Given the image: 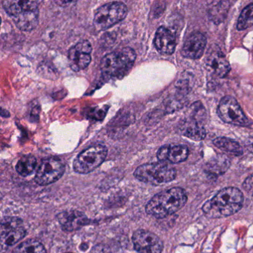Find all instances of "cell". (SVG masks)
Masks as SVG:
<instances>
[{
    "label": "cell",
    "instance_id": "5",
    "mask_svg": "<svg viewBox=\"0 0 253 253\" xmlns=\"http://www.w3.org/2000/svg\"><path fill=\"white\" fill-rule=\"evenodd\" d=\"M176 174L175 169L162 162L143 164L137 167L134 172L137 180L155 186L172 181Z\"/></svg>",
    "mask_w": 253,
    "mask_h": 253
},
{
    "label": "cell",
    "instance_id": "13",
    "mask_svg": "<svg viewBox=\"0 0 253 253\" xmlns=\"http://www.w3.org/2000/svg\"><path fill=\"white\" fill-rule=\"evenodd\" d=\"M205 63L208 69L217 78H225L230 72V65L218 47H212L209 50Z\"/></svg>",
    "mask_w": 253,
    "mask_h": 253
},
{
    "label": "cell",
    "instance_id": "27",
    "mask_svg": "<svg viewBox=\"0 0 253 253\" xmlns=\"http://www.w3.org/2000/svg\"><path fill=\"white\" fill-rule=\"evenodd\" d=\"M245 146L247 150L253 155V134L249 136L246 140Z\"/></svg>",
    "mask_w": 253,
    "mask_h": 253
},
{
    "label": "cell",
    "instance_id": "7",
    "mask_svg": "<svg viewBox=\"0 0 253 253\" xmlns=\"http://www.w3.org/2000/svg\"><path fill=\"white\" fill-rule=\"evenodd\" d=\"M107 148L102 144L94 145L85 149L74 161L73 168L80 174H88L100 167L107 156Z\"/></svg>",
    "mask_w": 253,
    "mask_h": 253
},
{
    "label": "cell",
    "instance_id": "18",
    "mask_svg": "<svg viewBox=\"0 0 253 253\" xmlns=\"http://www.w3.org/2000/svg\"><path fill=\"white\" fill-rule=\"evenodd\" d=\"M180 130L182 134L185 137L195 141L204 140L207 134L204 125H202L199 119H197L195 116L190 120L185 121L182 124Z\"/></svg>",
    "mask_w": 253,
    "mask_h": 253
},
{
    "label": "cell",
    "instance_id": "10",
    "mask_svg": "<svg viewBox=\"0 0 253 253\" xmlns=\"http://www.w3.org/2000/svg\"><path fill=\"white\" fill-rule=\"evenodd\" d=\"M23 222L17 217H5L1 223V248L6 250L18 243L26 236Z\"/></svg>",
    "mask_w": 253,
    "mask_h": 253
},
{
    "label": "cell",
    "instance_id": "2",
    "mask_svg": "<svg viewBox=\"0 0 253 253\" xmlns=\"http://www.w3.org/2000/svg\"><path fill=\"white\" fill-rule=\"evenodd\" d=\"M187 201L184 189L174 187L155 195L146 206L149 215L156 218H164L177 212Z\"/></svg>",
    "mask_w": 253,
    "mask_h": 253
},
{
    "label": "cell",
    "instance_id": "21",
    "mask_svg": "<svg viewBox=\"0 0 253 253\" xmlns=\"http://www.w3.org/2000/svg\"><path fill=\"white\" fill-rule=\"evenodd\" d=\"M37 167V159L32 155H27L20 158L16 165V170L20 175L27 177L35 171Z\"/></svg>",
    "mask_w": 253,
    "mask_h": 253
},
{
    "label": "cell",
    "instance_id": "19",
    "mask_svg": "<svg viewBox=\"0 0 253 253\" xmlns=\"http://www.w3.org/2000/svg\"><path fill=\"white\" fill-rule=\"evenodd\" d=\"M230 167V161L224 155H218L209 161L205 167V171L211 176L221 175Z\"/></svg>",
    "mask_w": 253,
    "mask_h": 253
},
{
    "label": "cell",
    "instance_id": "15",
    "mask_svg": "<svg viewBox=\"0 0 253 253\" xmlns=\"http://www.w3.org/2000/svg\"><path fill=\"white\" fill-rule=\"evenodd\" d=\"M189 149L184 145H167L160 148L157 157L161 162L179 164L187 159Z\"/></svg>",
    "mask_w": 253,
    "mask_h": 253
},
{
    "label": "cell",
    "instance_id": "1",
    "mask_svg": "<svg viewBox=\"0 0 253 253\" xmlns=\"http://www.w3.org/2000/svg\"><path fill=\"white\" fill-rule=\"evenodd\" d=\"M244 203V195L235 187H226L219 191L203 206L206 215L211 218L227 217L238 212Z\"/></svg>",
    "mask_w": 253,
    "mask_h": 253
},
{
    "label": "cell",
    "instance_id": "11",
    "mask_svg": "<svg viewBox=\"0 0 253 253\" xmlns=\"http://www.w3.org/2000/svg\"><path fill=\"white\" fill-rule=\"evenodd\" d=\"M133 244L139 253H161L164 244L155 234L143 229L135 231L132 235Z\"/></svg>",
    "mask_w": 253,
    "mask_h": 253
},
{
    "label": "cell",
    "instance_id": "17",
    "mask_svg": "<svg viewBox=\"0 0 253 253\" xmlns=\"http://www.w3.org/2000/svg\"><path fill=\"white\" fill-rule=\"evenodd\" d=\"M154 43L158 52L166 55L172 54L177 45L175 35L165 26H161L157 30Z\"/></svg>",
    "mask_w": 253,
    "mask_h": 253
},
{
    "label": "cell",
    "instance_id": "3",
    "mask_svg": "<svg viewBox=\"0 0 253 253\" xmlns=\"http://www.w3.org/2000/svg\"><path fill=\"white\" fill-rule=\"evenodd\" d=\"M5 12L12 17L20 30L30 32L38 27L39 23V8L36 1H2Z\"/></svg>",
    "mask_w": 253,
    "mask_h": 253
},
{
    "label": "cell",
    "instance_id": "20",
    "mask_svg": "<svg viewBox=\"0 0 253 253\" xmlns=\"http://www.w3.org/2000/svg\"><path fill=\"white\" fill-rule=\"evenodd\" d=\"M213 143L216 147L223 150L226 153L232 155H241L243 154V149L240 146L239 143L232 139L226 137H217L213 140Z\"/></svg>",
    "mask_w": 253,
    "mask_h": 253
},
{
    "label": "cell",
    "instance_id": "6",
    "mask_svg": "<svg viewBox=\"0 0 253 253\" xmlns=\"http://www.w3.org/2000/svg\"><path fill=\"white\" fill-rule=\"evenodd\" d=\"M128 14V8L121 2L105 4L96 10L94 25L97 30L104 31L124 20Z\"/></svg>",
    "mask_w": 253,
    "mask_h": 253
},
{
    "label": "cell",
    "instance_id": "26",
    "mask_svg": "<svg viewBox=\"0 0 253 253\" xmlns=\"http://www.w3.org/2000/svg\"><path fill=\"white\" fill-rule=\"evenodd\" d=\"M91 253H111L110 249L106 246L97 245L93 248Z\"/></svg>",
    "mask_w": 253,
    "mask_h": 253
},
{
    "label": "cell",
    "instance_id": "16",
    "mask_svg": "<svg viewBox=\"0 0 253 253\" xmlns=\"http://www.w3.org/2000/svg\"><path fill=\"white\" fill-rule=\"evenodd\" d=\"M57 218L62 228L67 232L78 230L89 223L87 216L77 210L63 211L57 214Z\"/></svg>",
    "mask_w": 253,
    "mask_h": 253
},
{
    "label": "cell",
    "instance_id": "23",
    "mask_svg": "<svg viewBox=\"0 0 253 253\" xmlns=\"http://www.w3.org/2000/svg\"><path fill=\"white\" fill-rule=\"evenodd\" d=\"M12 253H46V250L40 241L29 239L19 244Z\"/></svg>",
    "mask_w": 253,
    "mask_h": 253
},
{
    "label": "cell",
    "instance_id": "22",
    "mask_svg": "<svg viewBox=\"0 0 253 253\" xmlns=\"http://www.w3.org/2000/svg\"><path fill=\"white\" fill-rule=\"evenodd\" d=\"M229 9V2H215L210 5L209 15L210 20L215 23H221L226 17Z\"/></svg>",
    "mask_w": 253,
    "mask_h": 253
},
{
    "label": "cell",
    "instance_id": "4",
    "mask_svg": "<svg viewBox=\"0 0 253 253\" xmlns=\"http://www.w3.org/2000/svg\"><path fill=\"white\" fill-rule=\"evenodd\" d=\"M135 60L134 50L126 47L105 56L100 63V69L108 78H123L131 69Z\"/></svg>",
    "mask_w": 253,
    "mask_h": 253
},
{
    "label": "cell",
    "instance_id": "14",
    "mask_svg": "<svg viewBox=\"0 0 253 253\" xmlns=\"http://www.w3.org/2000/svg\"><path fill=\"white\" fill-rule=\"evenodd\" d=\"M207 45V38L200 32L192 34L185 41L181 54L186 58L197 60L201 58Z\"/></svg>",
    "mask_w": 253,
    "mask_h": 253
},
{
    "label": "cell",
    "instance_id": "25",
    "mask_svg": "<svg viewBox=\"0 0 253 253\" xmlns=\"http://www.w3.org/2000/svg\"><path fill=\"white\" fill-rule=\"evenodd\" d=\"M243 186L249 193L253 194V174H251L246 179Z\"/></svg>",
    "mask_w": 253,
    "mask_h": 253
},
{
    "label": "cell",
    "instance_id": "8",
    "mask_svg": "<svg viewBox=\"0 0 253 253\" xmlns=\"http://www.w3.org/2000/svg\"><path fill=\"white\" fill-rule=\"evenodd\" d=\"M217 113L219 118L226 124L239 126H247L250 124L241 106L232 96H226L220 100Z\"/></svg>",
    "mask_w": 253,
    "mask_h": 253
},
{
    "label": "cell",
    "instance_id": "9",
    "mask_svg": "<svg viewBox=\"0 0 253 253\" xmlns=\"http://www.w3.org/2000/svg\"><path fill=\"white\" fill-rule=\"evenodd\" d=\"M66 167L61 160L48 158L42 160L35 175V181L40 186H47L57 181L64 174Z\"/></svg>",
    "mask_w": 253,
    "mask_h": 253
},
{
    "label": "cell",
    "instance_id": "24",
    "mask_svg": "<svg viewBox=\"0 0 253 253\" xmlns=\"http://www.w3.org/2000/svg\"><path fill=\"white\" fill-rule=\"evenodd\" d=\"M252 26H253V3L245 7L240 14L237 29L238 30L243 31Z\"/></svg>",
    "mask_w": 253,
    "mask_h": 253
},
{
    "label": "cell",
    "instance_id": "12",
    "mask_svg": "<svg viewBox=\"0 0 253 253\" xmlns=\"http://www.w3.org/2000/svg\"><path fill=\"white\" fill-rule=\"evenodd\" d=\"M92 47L88 41H83L72 47L69 51V61L75 72L86 69L91 63Z\"/></svg>",
    "mask_w": 253,
    "mask_h": 253
}]
</instances>
